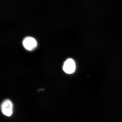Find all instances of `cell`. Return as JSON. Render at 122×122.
I'll use <instances>...</instances> for the list:
<instances>
[{"instance_id": "2", "label": "cell", "mask_w": 122, "mask_h": 122, "mask_svg": "<svg viewBox=\"0 0 122 122\" xmlns=\"http://www.w3.org/2000/svg\"><path fill=\"white\" fill-rule=\"evenodd\" d=\"M63 69L64 72L66 73H73L76 69V65L74 61L71 58L67 59L64 63Z\"/></svg>"}, {"instance_id": "3", "label": "cell", "mask_w": 122, "mask_h": 122, "mask_svg": "<svg viewBox=\"0 0 122 122\" xmlns=\"http://www.w3.org/2000/svg\"><path fill=\"white\" fill-rule=\"evenodd\" d=\"M37 45V42L33 38L28 37L23 40V46L28 50L31 51L34 49L36 46Z\"/></svg>"}, {"instance_id": "1", "label": "cell", "mask_w": 122, "mask_h": 122, "mask_svg": "<svg viewBox=\"0 0 122 122\" xmlns=\"http://www.w3.org/2000/svg\"><path fill=\"white\" fill-rule=\"evenodd\" d=\"M1 109L2 113L6 116H11L13 113V105L9 99L4 100L1 105Z\"/></svg>"}]
</instances>
